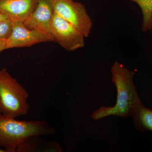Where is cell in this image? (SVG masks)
Here are the masks:
<instances>
[{
  "label": "cell",
  "mask_w": 152,
  "mask_h": 152,
  "mask_svg": "<svg viewBox=\"0 0 152 152\" xmlns=\"http://www.w3.org/2000/svg\"><path fill=\"white\" fill-rule=\"evenodd\" d=\"M112 80L117 88V102L114 106L102 107L91 115V118L97 121L113 115L127 118L131 116L135 108L142 102L133 77L135 73L128 69L118 61L111 68Z\"/></svg>",
  "instance_id": "1"
},
{
  "label": "cell",
  "mask_w": 152,
  "mask_h": 152,
  "mask_svg": "<svg viewBox=\"0 0 152 152\" xmlns=\"http://www.w3.org/2000/svg\"><path fill=\"white\" fill-rule=\"evenodd\" d=\"M54 128L45 121H19L0 113V147L7 152H16L26 139L33 136H52Z\"/></svg>",
  "instance_id": "2"
},
{
  "label": "cell",
  "mask_w": 152,
  "mask_h": 152,
  "mask_svg": "<svg viewBox=\"0 0 152 152\" xmlns=\"http://www.w3.org/2000/svg\"><path fill=\"white\" fill-rule=\"evenodd\" d=\"M28 92L7 71L0 69V113L16 118L28 113Z\"/></svg>",
  "instance_id": "3"
},
{
  "label": "cell",
  "mask_w": 152,
  "mask_h": 152,
  "mask_svg": "<svg viewBox=\"0 0 152 152\" xmlns=\"http://www.w3.org/2000/svg\"><path fill=\"white\" fill-rule=\"evenodd\" d=\"M54 12L74 26L85 37L89 35L93 22L85 6L73 0H52Z\"/></svg>",
  "instance_id": "4"
},
{
  "label": "cell",
  "mask_w": 152,
  "mask_h": 152,
  "mask_svg": "<svg viewBox=\"0 0 152 152\" xmlns=\"http://www.w3.org/2000/svg\"><path fill=\"white\" fill-rule=\"evenodd\" d=\"M54 42L73 51L85 46V36L74 26L54 12L50 27Z\"/></svg>",
  "instance_id": "5"
},
{
  "label": "cell",
  "mask_w": 152,
  "mask_h": 152,
  "mask_svg": "<svg viewBox=\"0 0 152 152\" xmlns=\"http://www.w3.org/2000/svg\"><path fill=\"white\" fill-rule=\"evenodd\" d=\"M50 42L54 41L46 34L28 28L23 22L14 21L12 34L6 42V49L31 47Z\"/></svg>",
  "instance_id": "6"
},
{
  "label": "cell",
  "mask_w": 152,
  "mask_h": 152,
  "mask_svg": "<svg viewBox=\"0 0 152 152\" xmlns=\"http://www.w3.org/2000/svg\"><path fill=\"white\" fill-rule=\"evenodd\" d=\"M53 14L52 0H38L34 10L23 23L28 28L45 33L53 39L50 27Z\"/></svg>",
  "instance_id": "7"
},
{
  "label": "cell",
  "mask_w": 152,
  "mask_h": 152,
  "mask_svg": "<svg viewBox=\"0 0 152 152\" xmlns=\"http://www.w3.org/2000/svg\"><path fill=\"white\" fill-rule=\"evenodd\" d=\"M38 0H0V12L13 21L23 22L35 8Z\"/></svg>",
  "instance_id": "8"
},
{
  "label": "cell",
  "mask_w": 152,
  "mask_h": 152,
  "mask_svg": "<svg viewBox=\"0 0 152 152\" xmlns=\"http://www.w3.org/2000/svg\"><path fill=\"white\" fill-rule=\"evenodd\" d=\"M44 136H33L26 139L18 147L16 152H62V149L56 141H50Z\"/></svg>",
  "instance_id": "9"
},
{
  "label": "cell",
  "mask_w": 152,
  "mask_h": 152,
  "mask_svg": "<svg viewBox=\"0 0 152 152\" xmlns=\"http://www.w3.org/2000/svg\"><path fill=\"white\" fill-rule=\"evenodd\" d=\"M134 125L139 131L152 132V110L147 108L142 103L135 108L131 115Z\"/></svg>",
  "instance_id": "10"
},
{
  "label": "cell",
  "mask_w": 152,
  "mask_h": 152,
  "mask_svg": "<svg viewBox=\"0 0 152 152\" xmlns=\"http://www.w3.org/2000/svg\"><path fill=\"white\" fill-rule=\"evenodd\" d=\"M137 3L141 10L143 16L142 30L146 32L152 29V0H130Z\"/></svg>",
  "instance_id": "11"
},
{
  "label": "cell",
  "mask_w": 152,
  "mask_h": 152,
  "mask_svg": "<svg viewBox=\"0 0 152 152\" xmlns=\"http://www.w3.org/2000/svg\"><path fill=\"white\" fill-rule=\"evenodd\" d=\"M13 21L7 18L0 21V40H7L10 36Z\"/></svg>",
  "instance_id": "12"
},
{
  "label": "cell",
  "mask_w": 152,
  "mask_h": 152,
  "mask_svg": "<svg viewBox=\"0 0 152 152\" xmlns=\"http://www.w3.org/2000/svg\"><path fill=\"white\" fill-rule=\"evenodd\" d=\"M6 42L7 40H0V53L6 50Z\"/></svg>",
  "instance_id": "13"
},
{
  "label": "cell",
  "mask_w": 152,
  "mask_h": 152,
  "mask_svg": "<svg viewBox=\"0 0 152 152\" xmlns=\"http://www.w3.org/2000/svg\"><path fill=\"white\" fill-rule=\"evenodd\" d=\"M7 18H8L5 15H3V14H2L0 12V21Z\"/></svg>",
  "instance_id": "14"
},
{
  "label": "cell",
  "mask_w": 152,
  "mask_h": 152,
  "mask_svg": "<svg viewBox=\"0 0 152 152\" xmlns=\"http://www.w3.org/2000/svg\"><path fill=\"white\" fill-rule=\"evenodd\" d=\"M0 152H7L6 151L5 149H3L1 148H0Z\"/></svg>",
  "instance_id": "15"
}]
</instances>
